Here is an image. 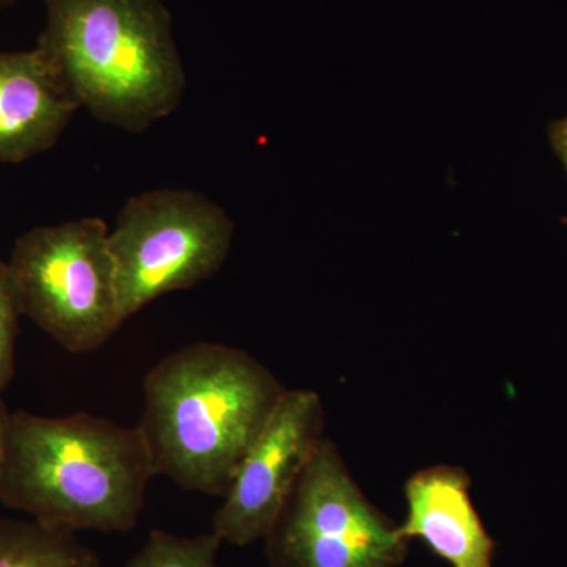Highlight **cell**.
<instances>
[{
	"mask_svg": "<svg viewBox=\"0 0 567 567\" xmlns=\"http://www.w3.org/2000/svg\"><path fill=\"white\" fill-rule=\"evenodd\" d=\"M286 388L245 350L196 342L164 357L144 380L140 424L156 476L224 496Z\"/></svg>",
	"mask_w": 567,
	"mask_h": 567,
	"instance_id": "1",
	"label": "cell"
},
{
	"mask_svg": "<svg viewBox=\"0 0 567 567\" xmlns=\"http://www.w3.org/2000/svg\"><path fill=\"white\" fill-rule=\"evenodd\" d=\"M156 476L140 424L11 413L0 505L71 532L126 533Z\"/></svg>",
	"mask_w": 567,
	"mask_h": 567,
	"instance_id": "2",
	"label": "cell"
},
{
	"mask_svg": "<svg viewBox=\"0 0 567 567\" xmlns=\"http://www.w3.org/2000/svg\"><path fill=\"white\" fill-rule=\"evenodd\" d=\"M37 50L78 106L142 133L173 114L186 73L164 0H43Z\"/></svg>",
	"mask_w": 567,
	"mask_h": 567,
	"instance_id": "3",
	"label": "cell"
},
{
	"mask_svg": "<svg viewBox=\"0 0 567 567\" xmlns=\"http://www.w3.org/2000/svg\"><path fill=\"white\" fill-rule=\"evenodd\" d=\"M110 230L102 218L37 227L7 262L22 316L70 353L100 349L125 322Z\"/></svg>",
	"mask_w": 567,
	"mask_h": 567,
	"instance_id": "4",
	"label": "cell"
},
{
	"mask_svg": "<svg viewBox=\"0 0 567 567\" xmlns=\"http://www.w3.org/2000/svg\"><path fill=\"white\" fill-rule=\"evenodd\" d=\"M234 230L221 205L193 189H152L130 199L110 230L123 319L218 274Z\"/></svg>",
	"mask_w": 567,
	"mask_h": 567,
	"instance_id": "5",
	"label": "cell"
},
{
	"mask_svg": "<svg viewBox=\"0 0 567 567\" xmlns=\"http://www.w3.org/2000/svg\"><path fill=\"white\" fill-rule=\"evenodd\" d=\"M268 567H395L409 539L323 439L265 537Z\"/></svg>",
	"mask_w": 567,
	"mask_h": 567,
	"instance_id": "6",
	"label": "cell"
},
{
	"mask_svg": "<svg viewBox=\"0 0 567 567\" xmlns=\"http://www.w3.org/2000/svg\"><path fill=\"white\" fill-rule=\"evenodd\" d=\"M323 429L320 395L286 390L212 518V532L223 543L245 547L267 537L324 439Z\"/></svg>",
	"mask_w": 567,
	"mask_h": 567,
	"instance_id": "7",
	"label": "cell"
},
{
	"mask_svg": "<svg viewBox=\"0 0 567 567\" xmlns=\"http://www.w3.org/2000/svg\"><path fill=\"white\" fill-rule=\"evenodd\" d=\"M472 481L458 466L420 470L405 483L406 539H421L451 567H494L495 540L470 494Z\"/></svg>",
	"mask_w": 567,
	"mask_h": 567,
	"instance_id": "8",
	"label": "cell"
},
{
	"mask_svg": "<svg viewBox=\"0 0 567 567\" xmlns=\"http://www.w3.org/2000/svg\"><path fill=\"white\" fill-rule=\"evenodd\" d=\"M78 111L37 48L0 51V163L50 151Z\"/></svg>",
	"mask_w": 567,
	"mask_h": 567,
	"instance_id": "9",
	"label": "cell"
},
{
	"mask_svg": "<svg viewBox=\"0 0 567 567\" xmlns=\"http://www.w3.org/2000/svg\"><path fill=\"white\" fill-rule=\"evenodd\" d=\"M0 567H103L76 532L0 516Z\"/></svg>",
	"mask_w": 567,
	"mask_h": 567,
	"instance_id": "10",
	"label": "cell"
},
{
	"mask_svg": "<svg viewBox=\"0 0 567 567\" xmlns=\"http://www.w3.org/2000/svg\"><path fill=\"white\" fill-rule=\"evenodd\" d=\"M221 544L213 532L185 537L155 529L126 567H218Z\"/></svg>",
	"mask_w": 567,
	"mask_h": 567,
	"instance_id": "11",
	"label": "cell"
},
{
	"mask_svg": "<svg viewBox=\"0 0 567 567\" xmlns=\"http://www.w3.org/2000/svg\"><path fill=\"white\" fill-rule=\"evenodd\" d=\"M22 316L9 264L0 262V393L14 375V346Z\"/></svg>",
	"mask_w": 567,
	"mask_h": 567,
	"instance_id": "12",
	"label": "cell"
},
{
	"mask_svg": "<svg viewBox=\"0 0 567 567\" xmlns=\"http://www.w3.org/2000/svg\"><path fill=\"white\" fill-rule=\"evenodd\" d=\"M11 413L0 399V483H2L3 465H6L7 440H9Z\"/></svg>",
	"mask_w": 567,
	"mask_h": 567,
	"instance_id": "13",
	"label": "cell"
},
{
	"mask_svg": "<svg viewBox=\"0 0 567 567\" xmlns=\"http://www.w3.org/2000/svg\"><path fill=\"white\" fill-rule=\"evenodd\" d=\"M550 136L551 142H554L555 152H557L559 159L565 164L567 171V118L566 121L555 123Z\"/></svg>",
	"mask_w": 567,
	"mask_h": 567,
	"instance_id": "14",
	"label": "cell"
},
{
	"mask_svg": "<svg viewBox=\"0 0 567 567\" xmlns=\"http://www.w3.org/2000/svg\"><path fill=\"white\" fill-rule=\"evenodd\" d=\"M13 0H0V6H7V3H11Z\"/></svg>",
	"mask_w": 567,
	"mask_h": 567,
	"instance_id": "15",
	"label": "cell"
}]
</instances>
